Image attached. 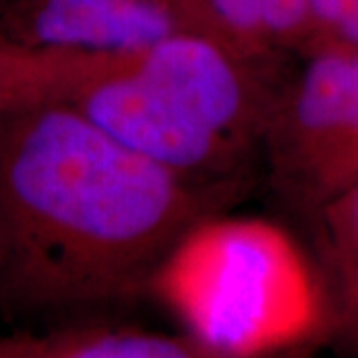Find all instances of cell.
I'll list each match as a JSON object with an SVG mask.
<instances>
[{"instance_id": "1", "label": "cell", "mask_w": 358, "mask_h": 358, "mask_svg": "<svg viewBox=\"0 0 358 358\" xmlns=\"http://www.w3.org/2000/svg\"><path fill=\"white\" fill-rule=\"evenodd\" d=\"M239 193L183 179L70 102L0 115V308L44 324L108 317Z\"/></svg>"}, {"instance_id": "2", "label": "cell", "mask_w": 358, "mask_h": 358, "mask_svg": "<svg viewBox=\"0 0 358 358\" xmlns=\"http://www.w3.org/2000/svg\"><path fill=\"white\" fill-rule=\"evenodd\" d=\"M213 358L277 355L310 338L322 303L299 245L277 223L215 211L167 249L150 291Z\"/></svg>"}, {"instance_id": "3", "label": "cell", "mask_w": 358, "mask_h": 358, "mask_svg": "<svg viewBox=\"0 0 358 358\" xmlns=\"http://www.w3.org/2000/svg\"><path fill=\"white\" fill-rule=\"evenodd\" d=\"M357 126L358 48L322 42L268 122L263 148L275 187L296 201L327 203Z\"/></svg>"}, {"instance_id": "4", "label": "cell", "mask_w": 358, "mask_h": 358, "mask_svg": "<svg viewBox=\"0 0 358 358\" xmlns=\"http://www.w3.org/2000/svg\"><path fill=\"white\" fill-rule=\"evenodd\" d=\"M179 34L239 48L207 0H10L0 13V36L58 50L129 56Z\"/></svg>"}, {"instance_id": "5", "label": "cell", "mask_w": 358, "mask_h": 358, "mask_svg": "<svg viewBox=\"0 0 358 358\" xmlns=\"http://www.w3.org/2000/svg\"><path fill=\"white\" fill-rule=\"evenodd\" d=\"M126 64L94 78L74 103L115 140L187 181L207 187L247 189L251 157L185 122Z\"/></svg>"}, {"instance_id": "6", "label": "cell", "mask_w": 358, "mask_h": 358, "mask_svg": "<svg viewBox=\"0 0 358 358\" xmlns=\"http://www.w3.org/2000/svg\"><path fill=\"white\" fill-rule=\"evenodd\" d=\"M0 358H213L189 334L86 317L0 334Z\"/></svg>"}, {"instance_id": "7", "label": "cell", "mask_w": 358, "mask_h": 358, "mask_svg": "<svg viewBox=\"0 0 358 358\" xmlns=\"http://www.w3.org/2000/svg\"><path fill=\"white\" fill-rule=\"evenodd\" d=\"M131 56L42 48L0 36V115L72 102L88 82L126 64Z\"/></svg>"}, {"instance_id": "8", "label": "cell", "mask_w": 358, "mask_h": 358, "mask_svg": "<svg viewBox=\"0 0 358 358\" xmlns=\"http://www.w3.org/2000/svg\"><path fill=\"white\" fill-rule=\"evenodd\" d=\"M324 225L350 289L358 285V181L324 203Z\"/></svg>"}, {"instance_id": "9", "label": "cell", "mask_w": 358, "mask_h": 358, "mask_svg": "<svg viewBox=\"0 0 358 358\" xmlns=\"http://www.w3.org/2000/svg\"><path fill=\"white\" fill-rule=\"evenodd\" d=\"M310 10L322 44L331 42L346 20L357 13L358 0H310Z\"/></svg>"}, {"instance_id": "10", "label": "cell", "mask_w": 358, "mask_h": 358, "mask_svg": "<svg viewBox=\"0 0 358 358\" xmlns=\"http://www.w3.org/2000/svg\"><path fill=\"white\" fill-rule=\"evenodd\" d=\"M331 42H345L358 48V13L350 20H346L345 26L336 32V36Z\"/></svg>"}, {"instance_id": "11", "label": "cell", "mask_w": 358, "mask_h": 358, "mask_svg": "<svg viewBox=\"0 0 358 358\" xmlns=\"http://www.w3.org/2000/svg\"><path fill=\"white\" fill-rule=\"evenodd\" d=\"M348 294H350V303H352V307H355V310H357L358 315V285L350 287V289H348Z\"/></svg>"}, {"instance_id": "12", "label": "cell", "mask_w": 358, "mask_h": 358, "mask_svg": "<svg viewBox=\"0 0 358 358\" xmlns=\"http://www.w3.org/2000/svg\"><path fill=\"white\" fill-rule=\"evenodd\" d=\"M8 2H10V0H0V13L6 8V4H8Z\"/></svg>"}, {"instance_id": "13", "label": "cell", "mask_w": 358, "mask_h": 358, "mask_svg": "<svg viewBox=\"0 0 358 358\" xmlns=\"http://www.w3.org/2000/svg\"><path fill=\"white\" fill-rule=\"evenodd\" d=\"M0 267H2V241H0Z\"/></svg>"}]
</instances>
